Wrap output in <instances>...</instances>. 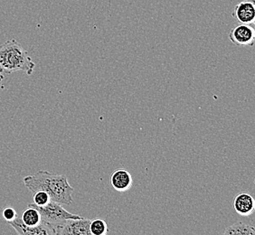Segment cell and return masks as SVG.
I'll return each instance as SVG.
<instances>
[{
    "label": "cell",
    "mask_w": 255,
    "mask_h": 235,
    "mask_svg": "<svg viewBox=\"0 0 255 235\" xmlns=\"http://www.w3.org/2000/svg\"><path fill=\"white\" fill-rule=\"evenodd\" d=\"M23 182L32 193L39 190L46 192L52 201L66 206L72 205L74 202V187L69 184L64 175L41 170L32 176H25Z\"/></svg>",
    "instance_id": "obj_1"
},
{
    "label": "cell",
    "mask_w": 255,
    "mask_h": 235,
    "mask_svg": "<svg viewBox=\"0 0 255 235\" xmlns=\"http://www.w3.org/2000/svg\"><path fill=\"white\" fill-rule=\"evenodd\" d=\"M34 67L35 64L29 54L16 40H9L0 46V70L3 74L21 71L31 75Z\"/></svg>",
    "instance_id": "obj_2"
},
{
    "label": "cell",
    "mask_w": 255,
    "mask_h": 235,
    "mask_svg": "<svg viewBox=\"0 0 255 235\" xmlns=\"http://www.w3.org/2000/svg\"><path fill=\"white\" fill-rule=\"evenodd\" d=\"M30 206H33L39 211L40 215L42 217V221H44L47 224L52 226H61L66 221L70 219H78L82 216L75 214H72L67 210H65L59 203L51 201L44 206H37L34 204H29Z\"/></svg>",
    "instance_id": "obj_3"
},
{
    "label": "cell",
    "mask_w": 255,
    "mask_h": 235,
    "mask_svg": "<svg viewBox=\"0 0 255 235\" xmlns=\"http://www.w3.org/2000/svg\"><path fill=\"white\" fill-rule=\"evenodd\" d=\"M16 233L20 235H56L55 226L42 221L38 226H26L21 222L20 216H16L14 220L7 222Z\"/></svg>",
    "instance_id": "obj_4"
},
{
    "label": "cell",
    "mask_w": 255,
    "mask_h": 235,
    "mask_svg": "<svg viewBox=\"0 0 255 235\" xmlns=\"http://www.w3.org/2000/svg\"><path fill=\"white\" fill-rule=\"evenodd\" d=\"M228 36L232 44L238 46H254L255 30L252 25L239 24L231 29Z\"/></svg>",
    "instance_id": "obj_5"
},
{
    "label": "cell",
    "mask_w": 255,
    "mask_h": 235,
    "mask_svg": "<svg viewBox=\"0 0 255 235\" xmlns=\"http://www.w3.org/2000/svg\"><path fill=\"white\" fill-rule=\"evenodd\" d=\"M90 219L83 216L78 219H70L61 226H56V235H91Z\"/></svg>",
    "instance_id": "obj_6"
},
{
    "label": "cell",
    "mask_w": 255,
    "mask_h": 235,
    "mask_svg": "<svg viewBox=\"0 0 255 235\" xmlns=\"http://www.w3.org/2000/svg\"><path fill=\"white\" fill-rule=\"evenodd\" d=\"M233 16L239 24L254 25L255 22V1L245 0L238 3L233 10Z\"/></svg>",
    "instance_id": "obj_7"
},
{
    "label": "cell",
    "mask_w": 255,
    "mask_h": 235,
    "mask_svg": "<svg viewBox=\"0 0 255 235\" xmlns=\"http://www.w3.org/2000/svg\"><path fill=\"white\" fill-rule=\"evenodd\" d=\"M110 182L116 191L123 193L131 188L133 184L132 176L125 168H118L113 172L110 178Z\"/></svg>",
    "instance_id": "obj_8"
},
{
    "label": "cell",
    "mask_w": 255,
    "mask_h": 235,
    "mask_svg": "<svg viewBox=\"0 0 255 235\" xmlns=\"http://www.w3.org/2000/svg\"><path fill=\"white\" fill-rule=\"evenodd\" d=\"M233 206L238 215L242 216H252L255 209V199L247 193H241L234 199Z\"/></svg>",
    "instance_id": "obj_9"
},
{
    "label": "cell",
    "mask_w": 255,
    "mask_h": 235,
    "mask_svg": "<svg viewBox=\"0 0 255 235\" xmlns=\"http://www.w3.org/2000/svg\"><path fill=\"white\" fill-rule=\"evenodd\" d=\"M21 222L26 226H38L42 223V217L39 211L34 206L28 205V207L25 209L23 214L20 216Z\"/></svg>",
    "instance_id": "obj_10"
},
{
    "label": "cell",
    "mask_w": 255,
    "mask_h": 235,
    "mask_svg": "<svg viewBox=\"0 0 255 235\" xmlns=\"http://www.w3.org/2000/svg\"><path fill=\"white\" fill-rule=\"evenodd\" d=\"M226 235H255L254 226H248L244 223H237L233 226H228L224 232Z\"/></svg>",
    "instance_id": "obj_11"
},
{
    "label": "cell",
    "mask_w": 255,
    "mask_h": 235,
    "mask_svg": "<svg viewBox=\"0 0 255 235\" xmlns=\"http://www.w3.org/2000/svg\"><path fill=\"white\" fill-rule=\"evenodd\" d=\"M91 235H106L108 234L107 223L103 219H94L90 223Z\"/></svg>",
    "instance_id": "obj_12"
},
{
    "label": "cell",
    "mask_w": 255,
    "mask_h": 235,
    "mask_svg": "<svg viewBox=\"0 0 255 235\" xmlns=\"http://www.w3.org/2000/svg\"><path fill=\"white\" fill-rule=\"evenodd\" d=\"M33 199H34L33 204L37 206H44L51 201L49 195L46 192L42 191V190L34 192Z\"/></svg>",
    "instance_id": "obj_13"
},
{
    "label": "cell",
    "mask_w": 255,
    "mask_h": 235,
    "mask_svg": "<svg viewBox=\"0 0 255 235\" xmlns=\"http://www.w3.org/2000/svg\"><path fill=\"white\" fill-rule=\"evenodd\" d=\"M2 215H3V217H4V219H5L6 222L14 220L15 217L17 216V214H16L15 209L12 208V207H7V208L4 209Z\"/></svg>",
    "instance_id": "obj_14"
},
{
    "label": "cell",
    "mask_w": 255,
    "mask_h": 235,
    "mask_svg": "<svg viewBox=\"0 0 255 235\" xmlns=\"http://www.w3.org/2000/svg\"><path fill=\"white\" fill-rule=\"evenodd\" d=\"M3 79H4V74L2 73V71L0 70V83L3 81Z\"/></svg>",
    "instance_id": "obj_15"
}]
</instances>
